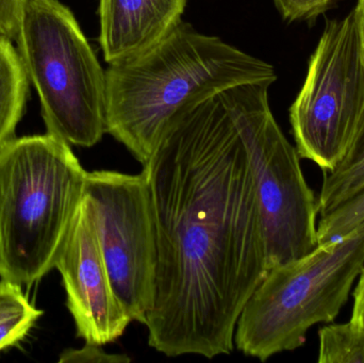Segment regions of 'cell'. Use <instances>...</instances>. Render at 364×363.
<instances>
[{
    "label": "cell",
    "mask_w": 364,
    "mask_h": 363,
    "mask_svg": "<svg viewBox=\"0 0 364 363\" xmlns=\"http://www.w3.org/2000/svg\"><path fill=\"white\" fill-rule=\"evenodd\" d=\"M15 40L47 134L97 144L106 134V70L72 11L59 0H27Z\"/></svg>",
    "instance_id": "5"
},
{
    "label": "cell",
    "mask_w": 364,
    "mask_h": 363,
    "mask_svg": "<svg viewBox=\"0 0 364 363\" xmlns=\"http://www.w3.org/2000/svg\"><path fill=\"white\" fill-rule=\"evenodd\" d=\"M364 110V53L355 10L325 21L305 82L290 108L301 159L324 173L342 163L358 132Z\"/></svg>",
    "instance_id": "7"
},
{
    "label": "cell",
    "mask_w": 364,
    "mask_h": 363,
    "mask_svg": "<svg viewBox=\"0 0 364 363\" xmlns=\"http://www.w3.org/2000/svg\"><path fill=\"white\" fill-rule=\"evenodd\" d=\"M318 341L320 363H364V327L350 320L321 328Z\"/></svg>",
    "instance_id": "14"
},
{
    "label": "cell",
    "mask_w": 364,
    "mask_h": 363,
    "mask_svg": "<svg viewBox=\"0 0 364 363\" xmlns=\"http://www.w3.org/2000/svg\"><path fill=\"white\" fill-rule=\"evenodd\" d=\"M354 306H353L350 321L364 327V266L358 277V283L353 292Z\"/></svg>",
    "instance_id": "18"
},
{
    "label": "cell",
    "mask_w": 364,
    "mask_h": 363,
    "mask_svg": "<svg viewBox=\"0 0 364 363\" xmlns=\"http://www.w3.org/2000/svg\"><path fill=\"white\" fill-rule=\"evenodd\" d=\"M77 336L105 345L119 340L132 323L111 283L93 209L85 196L55 260Z\"/></svg>",
    "instance_id": "9"
},
{
    "label": "cell",
    "mask_w": 364,
    "mask_h": 363,
    "mask_svg": "<svg viewBox=\"0 0 364 363\" xmlns=\"http://www.w3.org/2000/svg\"><path fill=\"white\" fill-rule=\"evenodd\" d=\"M276 80L272 64L181 21L140 55L106 70V134L144 166L186 109L235 85Z\"/></svg>",
    "instance_id": "2"
},
{
    "label": "cell",
    "mask_w": 364,
    "mask_h": 363,
    "mask_svg": "<svg viewBox=\"0 0 364 363\" xmlns=\"http://www.w3.org/2000/svg\"><path fill=\"white\" fill-rule=\"evenodd\" d=\"M87 170L50 134L0 149V278L30 286L55 268L85 197Z\"/></svg>",
    "instance_id": "3"
},
{
    "label": "cell",
    "mask_w": 364,
    "mask_h": 363,
    "mask_svg": "<svg viewBox=\"0 0 364 363\" xmlns=\"http://www.w3.org/2000/svg\"><path fill=\"white\" fill-rule=\"evenodd\" d=\"M235 100L237 85L177 115L143 166L157 242L144 325L149 347L168 357L230 355L242 310L269 273Z\"/></svg>",
    "instance_id": "1"
},
{
    "label": "cell",
    "mask_w": 364,
    "mask_h": 363,
    "mask_svg": "<svg viewBox=\"0 0 364 363\" xmlns=\"http://www.w3.org/2000/svg\"><path fill=\"white\" fill-rule=\"evenodd\" d=\"M85 196L113 289L132 321L144 324L155 296L157 242L144 174L87 173Z\"/></svg>",
    "instance_id": "8"
},
{
    "label": "cell",
    "mask_w": 364,
    "mask_h": 363,
    "mask_svg": "<svg viewBox=\"0 0 364 363\" xmlns=\"http://www.w3.org/2000/svg\"><path fill=\"white\" fill-rule=\"evenodd\" d=\"M364 223V183L356 191L321 215L318 223V244L335 242Z\"/></svg>",
    "instance_id": "15"
},
{
    "label": "cell",
    "mask_w": 364,
    "mask_h": 363,
    "mask_svg": "<svg viewBox=\"0 0 364 363\" xmlns=\"http://www.w3.org/2000/svg\"><path fill=\"white\" fill-rule=\"evenodd\" d=\"M354 10L355 13H356L357 23H358L359 32H360L364 53V0H358V4H357V6Z\"/></svg>",
    "instance_id": "19"
},
{
    "label": "cell",
    "mask_w": 364,
    "mask_h": 363,
    "mask_svg": "<svg viewBox=\"0 0 364 363\" xmlns=\"http://www.w3.org/2000/svg\"><path fill=\"white\" fill-rule=\"evenodd\" d=\"M10 38L0 36V149L14 139L28 94L27 72Z\"/></svg>",
    "instance_id": "11"
},
{
    "label": "cell",
    "mask_w": 364,
    "mask_h": 363,
    "mask_svg": "<svg viewBox=\"0 0 364 363\" xmlns=\"http://www.w3.org/2000/svg\"><path fill=\"white\" fill-rule=\"evenodd\" d=\"M363 266L364 223L269 271L237 320L235 347L261 362L299 349L312 326L338 317Z\"/></svg>",
    "instance_id": "4"
},
{
    "label": "cell",
    "mask_w": 364,
    "mask_h": 363,
    "mask_svg": "<svg viewBox=\"0 0 364 363\" xmlns=\"http://www.w3.org/2000/svg\"><path fill=\"white\" fill-rule=\"evenodd\" d=\"M188 0H98L105 61L119 63L159 42L182 21Z\"/></svg>",
    "instance_id": "10"
},
{
    "label": "cell",
    "mask_w": 364,
    "mask_h": 363,
    "mask_svg": "<svg viewBox=\"0 0 364 363\" xmlns=\"http://www.w3.org/2000/svg\"><path fill=\"white\" fill-rule=\"evenodd\" d=\"M42 315V311L30 304L21 285L1 279L0 351L21 341Z\"/></svg>",
    "instance_id": "13"
},
{
    "label": "cell",
    "mask_w": 364,
    "mask_h": 363,
    "mask_svg": "<svg viewBox=\"0 0 364 363\" xmlns=\"http://www.w3.org/2000/svg\"><path fill=\"white\" fill-rule=\"evenodd\" d=\"M272 85L261 81L237 85L235 100L237 125L256 185L269 272L318 247L320 213L296 147L289 142L272 112Z\"/></svg>",
    "instance_id": "6"
},
{
    "label": "cell",
    "mask_w": 364,
    "mask_h": 363,
    "mask_svg": "<svg viewBox=\"0 0 364 363\" xmlns=\"http://www.w3.org/2000/svg\"><path fill=\"white\" fill-rule=\"evenodd\" d=\"M336 0H274L278 12L288 21H308L324 14Z\"/></svg>",
    "instance_id": "16"
},
{
    "label": "cell",
    "mask_w": 364,
    "mask_h": 363,
    "mask_svg": "<svg viewBox=\"0 0 364 363\" xmlns=\"http://www.w3.org/2000/svg\"><path fill=\"white\" fill-rule=\"evenodd\" d=\"M364 183V110L358 132L346 159L333 172L324 173L318 195L320 215L331 210Z\"/></svg>",
    "instance_id": "12"
},
{
    "label": "cell",
    "mask_w": 364,
    "mask_h": 363,
    "mask_svg": "<svg viewBox=\"0 0 364 363\" xmlns=\"http://www.w3.org/2000/svg\"><path fill=\"white\" fill-rule=\"evenodd\" d=\"M100 345L87 343L81 350H68L64 352L60 358V362H130L129 358L122 356L108 355L105 353Z\"/></svg>",
    "instance_id": "17"
}]
</instances>
